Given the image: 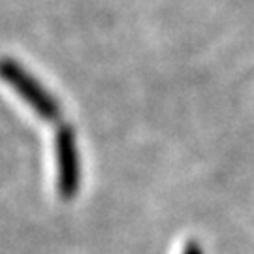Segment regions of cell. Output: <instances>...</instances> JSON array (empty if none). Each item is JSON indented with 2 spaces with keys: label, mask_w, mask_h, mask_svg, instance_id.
<instances>
[{
  "label": "cell",
  "mask_w": 254,
  "mask_h": 254,
  "mask_svg": "<svg viewBox=\"0 0 254 254\" xmlns=\"http://www.w3.org/2000/svg\"><path fill=\"white\" fill-rule=\"evenodd\" d=\"M55 160H57V185L64 200H72L81 183V162L77 136L72 127L63 125L55 137Z\"/></svg>",
  "instance_id": "cell-2"
},
{
  "label": "cell",
  "mask_w": 254,
  "mask_h": 254,
  "mask_svg": "<svg viewBox=\"0 0 254 254\" xmlns=\"http://www.w3.org/2000/svg\"><path fill=\"white\" fill-rule=\"evenodd\" d=\"M185 254H200V251H198V247H189Z\"/></svg>",
  "instance_id": "cell-3"
},
{
  "label": "cell",
  "mask_w": 254,
  "mask_h": 254,
  "mask_svg": "<svg viewBox=\"0 0 254 254\" xmlns=\"http://www.w3.org/2000/svg\"><path fill=\"white\" fill-rule=\"evenodd\" d=\"M0 77L17 92L38 115L46 121H57L63 115V106L57 102L51 92L38 81L32 73L11 59L0 61Z\"/></svg>",
  "instance_id": "cell-1"
}]
</instances>
